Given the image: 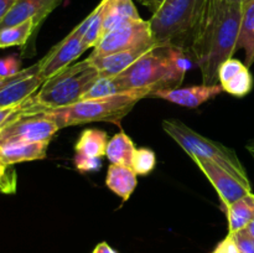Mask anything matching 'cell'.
Masks as SVG:
<instances>
[{"instance_id": "cell-38", "label": "cell", "mask_w": 254, "mask_h": 253, "mask_svg": "<svg viewBox=\"0 0 254 253\" xmlns=\"http://www.w3.org/2000/svg\"><path fill=\"white\" fill-rule=\"evenodd\" d=\"M230 1H235V2H240V4H243V2L247 1V0H230Z\"/></svg>"}, {"instance_id": "cell-13", "label": "cell", "mask_w": 254, "mask_h": 253, "mask_svg": "<svg viewBox=\"0 0 254 253\" xmlns=\"http://www.w3.org/2000/svg\"><path fill=\"white\" fill-rule=\"evenodd\" d=\"M60 2L61 0H16L0 24V30L21 24L30 19L34 20L37 29L40 24L59 6Z\"/></svg>"}, {"instance_id": "cell-14", "label": "cell", "mask_w": 254, "mask_h": 253, "mask_svg": "<svg viewBox=\"0 0 254 253\" xmlns=\"http://www.w3.org/2000/svg\"><path fill=\"white\" fill-rule=\"evenodd\" d=\"M153 46L135 47V49L124 50V51L114 52V54L106 55V56L97 57V59H88L93 62L96 68L98 69L101 77H114L128 69L133 63H135L143 55L150 51Z\"/></svg>"}, {"instance_id": "cell-22", "label": "cell", "mask_w": 254, "mask_h": 253, "mask_svg": "<svg viewBox=\"0 0 254 253\" xmlns=\"http://www.w3.org/2000/svg\"><path fill=\"white\" fill-rule=\"evenodd\" d=\"M221 87L228 94L235 97H245L252 91L253 88V76L250 71V67L245 66L238 69L236 73L228 77L226 81L221 82Z\"/></svg>"}, {"instance_id": "cell-39", "label": "cell", "mask_w": 254, "mask_h": 253, "mask_svg": "<svg viewBox=\"0 0 254 253\" xmlns=\"http://www.w3.org/2000/svg\"><path fill=\"white\" fill-rule=\"evenodd\" d=\"M139 1H140V2H143V0H139Z\"/></svg>"}, {"instance_id": "cell-29", "label": "cell", "mask_w": 254, "mask_h": 253, "mask_svg": "<svg viewBox=\"0 0 254 253\" xmlns=\"http://www.w3.org/2000/svg\"><path fill=\"white\" fill-rule=\"evenodd\" d=\"M20 67H21V62L17 59L16 55L0 59V77L5 78V77L14 76L17 72L21 71Z\"/></svg>"}, {"instance_id": "cell-37", "label": "cell", "mask_w": 254, "mask_h": 253, "mask_svg": "<svg viewBox=\"0 0 254 253\" xmlns=\"http://www.w3.org/2000/svg\"><path fill=\"white\" fill-rule=\"evenodd\" d=\"M247 230H248V232H250L251 235H252L253 237H254V220L250 223V225L247 226Z\"/></svg>"}, {"instance_id": "cell-28", "label": "cell", "mask_w": 254, "mask_h": 253, "mask_svg": "<svg viewBox=\"0 0 254 253\" xmlns=\"http://www.w3.org/2000/svg\"><path fill=\"white\" fill-rule=\"evenodd\" d=\"M74 166L81 173H92V171H98L102 168L101 158H91V156L81 155V154L74 153L73 158Z\"/></svg>"}, {"instance_id": "cell-31", "label": "cell", "mask_w": 254, "mask_h": 253, "mask_svg": "<svg viewBox=\"0 0 254 253\" xmlns=\"http://www.w3.org/2000/svg\"><path fill=\"white\" fill-rule=\"evenodd\" d=\"M212 253H240L235 237L232 233H228L213 250Z\"/></svg>"}, {"instance_id": "cell-4", "label": "cell", "mask_w": 254, "mask_h": 253, "mask_svg": "<svg viewBox=\"0 0 254 253\" xmlns=\"http://www.w3.org/2000/svg\"><path fill=\"white\" fill-rule=\"evenodd\" d=\"M148 88L123 92L104 98L82 99L64 108L45 111L60 129L82 126L93 122H109L121 126V122L140 99L150 97Z\"/></svg>"}, {"instance_id": "cell-20", "label": "cell", "mask_w": 254, "mask_h": 253, "mask_svg": "<svg viewBox=\"0 0 254 253\" xmlns=\"http://www.w3.org/2000/svg\"><path fill=\"white\" fill-rule=\"evenodd\" d=\"M135 145L128 134L124 131L114 134L111 140L108 141L106 150V158L111 161V164H118L131 168L134 154H135Z\"/></svg>"}, {"instance_id": "cell-9", "label": "cell", "mask_w": 254, "mask_h": 253, "mask_svg": "<svg viewBox=\"0 0 254 253\" xmlns=\"http://www.w3.org/2000/svg\"><path fill=\"white\" fill-rule=\"evenodd\" d=\"M190 158L195 161L198 169L205 174L206 178L210 180L215 190L217 191L223 210L242 198L243 196L252 192V186L245 185L242 181L238 180L236 176L218 166L217 164L197 158V156H190Z\"/></svg>"}, {"instance_id": "cell-25", "label": "cell", "mask_w": 254, "mask_h": 253, "mask_svg": "<svg viewBox=\"0 0 254 253\" xmlns=\"http://www.w3.org/2000/svg\"><path fill=\"white\" fill-rule=\"evenodd\" d=\"M156 166V155L151 149L139 148L134 154L131 169L136 175H148L155 169Z\"/></svg>"}, {"instance_id": "cell-11", "label": "cell", "mask_w": 254, "mask_h": 253, "mask_svg": "<svg viewBox=\"0 0 254 253\" xmlns=\"http://www.w3.org/2000/svg\"><path fill=\"white\" fill-rule=\"evenodd\" d=\"M40 61L0 81V108L19 106L36 93L44 81L39 76Z\"/></svg>"}, {"instance_id": "cell-5", "label": "cell", "mask_w": 254, "mask_h": 253, "mask_svg": "<svg viewBox=\"0 0 254 253\" xmlns=\"http://www.w3.org/2000/svg\"><path fill=\"white\" fill-rule=\"evenodd\" d=\"M99 77L98 69L87 57L46 79L29 101L41 111L64 108L81 101Z\"/></svg>"}, {"instance_id": "cell-21", "label": "cell", "mask_w": 254, "mask_h": 253, "mask_svg": "<svg viewBox=\"0 0 254 253\" xmlns=\"http://www.w3.org/2000/svg\"><path fill=\"white\" fill-rule=\"evenodd\" d=\"M35 30H36V25L32 19L0 30V49L24 46Z\"/></svg>"}, {"instance_id": "cell-8", "label": "cell", "mask_w": 254, "mask_h": 253, "mask_svg": "<svg viewBox=\"0 0 254 253\" xmlns=\"http://www.w3.org/2000/svg\"><path fill=\"white\" fill-rule=\"evenodd\" d=\"M153 45L158 44L154 40L149 20L148 21L143 19L130 20L118 29L104 35L99 40L97 46L93 47V52L88 57L97 59L124 50L153 46Z\"/></svg>"}, {"instance_id": "cell-30", "label": "cell", "mask_w": 254, "mask_h": 253, "mask_svg": "<svg viewBox=\"0 0 254 253\" xmlns=\"http://www.w3.org/2000/svg\"><path fill=\"white\" fill-rule=\"evenodd\" d=\"M235 237L240 253H254V237L248 232L247 228L232 233Z\"/></svg>"}, {"instance_id": "cell-35", "label": "cell", "mask_w": 254, "mask_h": 253, "mask_svg": "<svg viewBox=\"0 0 254 253\" xmlns=\"http://www.w3.org/2000/svg\"><path fill=\"white\" fill-rule=\"evenodd\" d=\"M92 253H117L107 242H101L94 247Z\"/></svg>"}, {"instance_id": "cell-32", "label": "cell", "mask_w": 254, "mask_h": 253, "mask_svg": "<svg viewBox=\"0 0 254 253\" xmlns=\"http://www.w3.org/2000/svg\"><path fill=\"white\" fill-rule=\"evenodd\" d=\"M20 106H21V104L14 107H6V108H0V126H1L2 124H4L5 122H6L7 119L20 108Z\"/></svg>"}, {"instance_id": "cell-16", "label": "cell", "mask_w": 254, "mask_h": 253, "mask_svg": "<svg viewBox=\"0 0 254 253\" xmlns=\"http://www.w3.org/2000/svg\"><path fill=\"white\" fill-rule=\"evenodd\" d=\"M106 185L122 200L128 201L138 185L136 174L129 166L111 164L107 170Z\"/></svg>"}, {"instance_id": "cell-3", "label": "cell", "mask_w": 254, "mask_h": 253, "mask_svg": "<svg viewBox=\"0 0 254 253\" xmlns=\"http://www.w3.org/2000/svg\"><path fill=\"white\" fill-rule=\"evenodd\" d=\"M207 1L165 0L149 20L156 44L171 45L190 56L191 46Z\"/></svg>"}, {"instance_id": "cell-26", "label": "cell", "mask_w": 254, "mask_h": 253, "mask_svg": "<svg viewBox=\"0 0 254 253\" xmlns=\"http://www.w3.org/2000/svg\"><path fill=\"white\" fill-rule=\"evenodd\" d=\"M107 14L116 15L124 19H141L133 0H108Z\"/></svg>"}, {"instance_id": "cell-10", "label": "cell", "mask_w": 254, "mask_h": 253, "mask_svg": "<svg viewBox=\"0 0 254 253\" xmlns=\"http://www.w3.org/2000/svg\"><path fill=\"white\" fill-rule=\"evenodd\" d=\"M82 37L83 36L73 29L64 40L55 45L44 59L40 60L39 76L42 81L45 82L71 66L72 62L86 51L87 47L82 42Z\"/></svg>"}, {"instance_id": "cell-27", "label": "cell", "mask_w": 254, "mask_h": 253, "mask_svg": "<svg viewBox=\"0 0 254 253\" xmlns=\"http://www.w3.org/2000/svg\"><path fill=\"white\" fill-rule=\"evenodd\" d=\"M16 185L17 179L15 170L0 160V192L15 193Z\"/></svg>"}, {"instance_id": "cell-7", "label": "cell", "mask_w": 254, "mask_h": 253, "mask_svg": "<svg viewBox=\"0 0 254 253\" xmlns=\"http://www.w3.org/2000/svg\"><path fill=\"white\" fill-rule=\"evenodd\" d=\"M59 126L45 111L24 101L20 108L0 126V145L11 143L51 141Z\"/></svg>"}, {"instance_id": "cell-34", "label": "cell", "mask_w": 254, "mask_h": 253, "mask_svg": "<svg viewBox=\"0 0 254 253\" xmlns=\"http://www.w3.org/2000/svg\"><path fill=\"white\" fill-rule=\"evenodd\" d=\"M164 1H165V0H143L141 4L148 6L149 9H150V11L154 14V12L158 11V10L160 9V6L164 4Z\"/></svg>"}, {"instance_id": "cell-18", "label": "cell", "mask_w": 254, "mask_h": 253, "mask_svg": "<svg viewBox=\"0 0 254 253\" xmlns=\"http://www.w3.org/2000/svg\"><path fill=\"white\" fill-rule=\"evenodd\" d=\"M228 222V233H236L247 228L254 220V193L243 196L235 203L225 208Z\"/></svg>"}, {"instance_id": "cell-36", "label": "cell", "mask_w": 254, "mask_h": 253, "mask_svg": "<svg viewBox=\"0 0 254 253\" xmlns=\"http://www.w3.org/2000/svg\"><path fill=\"white\" fill-rule=\"evenodd\" d=\"M246 149H247V151L251 154V156H252L254 160V138L251 139V140L246 144Z\"/></svg>"}, {"instance_id": "cell-19", "label": "cell", "mask_w": 254, "mask_h": 253, "mask_svg": "<svg viewBox=\"0 0 254 253\" xmlns=\"http://www.w3.org/2000/svg\"><path fill=\"white\" fill-rule=\"evenodd\" d=\"M108 134L101 129H84L74 144V153L91 158H103L106 156L108 145Z\"/></svg>"}, {"instance_id": "cell-33", "label": "cell", "mask_w": 254, "mask_h": 253, "mask_svg": "<svg viewBox=\"0 0 254 253\" xmlns=\"http://www.w3.org/2000/svg\"><path fill=\"white\" fill-rule=\"evenodd\" d=\"M15 2H16V0H0V24L7 15V12L14 6Z\"/></svg>"}, {"instance_id": "cell-15", "label": "cell", "mask_w": 254, "mask_h": 253, "mask_svg": "<svg viewBox=\"0 0 254 253\" xmlns=\"http://www.w3.org/2000/svg\"><path fill=\"white\" fill-rule=\"evenodd\" d=\"M50 141L36 143H11L0 145V160L7 166L24 161L41 160L46 158Z\"/></svg>"}, {"instance_id": "cell-2", "label": "cell", "mask_w": 254, "mask_h": 253, "mask_svg": "<svg viewBox=\"0 0 254 253\" xmlns=\"http://www.w3.org/2000/svg\"><path fill=\"white\" fill-rule=\"evenodd\" d=\"M190 56L168 44L156 45L128 69L116 76L124 92L134 89H160L180 87L190 68Z\"/></svg>"}, {"instance_id": "cell-17", "label": "cell", "mask_w": 254, "mask_h": 253, "mask_svg": "<svg viewBox=\"0 0 254 253\" xmlns=\"http://www.w3.org/2000/svg\"><path fill=\"white\" fill-rule=\"evenodd\" d=\"M237 50L245 51L246 66H252L254 63V0H247L242 4Z\"/></svg>"}, {"instance_id": "cell-12", "label": "cell", "mask_w": 254, "mask_h": 253, "mask_svg": "<svg viewBox=\"0 0 254 253\" xmlns=\"http://www.w3.org/2000/svg\"><path fill=\"white\" fill-rule=\"evenodd\" d=\"M223 92L221 84H197V86L176 87V88L160 89L150 94V97L165 99L170 103L186 108H197L201 104L216 98Z\"/></svg>"}, {"instance_id": "cell-23", "label": "cell", "mask_w": 254, "mask_h": 253, "mask_svg": "<svg viewBox=\"0 0 254 253\" xmlns=\"http://www.w3.org/2000/svg\"><path fill=\"white\" fill-rule=\"evenodd\" d=\"M107 4H108V0H102L97 5L96 9H94L96 14H94L93 20H92L86 34L82 37V42L87 47V50L89 47H96L99 40L102 39V30H103V21L107 12Z\"/></svg>"}, {"instance_id": "cell-1", "label": "cell", "mask_w": 254, "mask_h": 253, "mask_svg": "<svg viewBox=\"0 0 254 253\" xmlns=\"http://www.w3.org/2000/svg\"><path fill=\"white\" fill-rule=\"evenodd\" d=\"M242 4L208 0L196 31L190 57L202 73L203 84L218 83V68L237 50Z\"/></svg>"}, {"instance_id": "cell-24", "label": "cell", "mask_w": 254, "mask_h": 253, "mask_svg": "<svg viewBox=\"0 0 254 253\" xmlns=\"http://www.w3.org/2000/svg\"><path fill=\"white\" fill-rule=\"evenodd\" d=\"M121 83L114 77H99L91 88L86 92L82 99H93V98H104V97L116 96V94L123 93ZM81 99V101H82Z\"/></svg>"}, {"instance_id": "cell-6", "label": "cell", "mask_w": 254, "mask_h": 253, "mask_svg": "<svg viewBox=\"0 0 254 253\" xmlns=\"http://www.w3.org/2000/svg\"><path fill=\"white\" fill-rule=\"evenodd\" d=\"M163 129L189 154V156H197L212 161L236 176L245 185L252 186L247 171L235 150L218 141L201 135L200 133L192 130L190 126L178 119H164Z\"/></svg>"}]
</instances>
